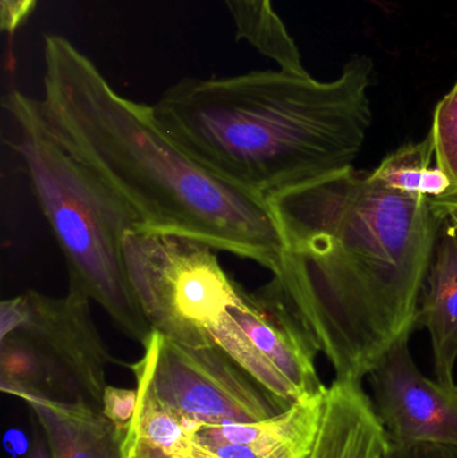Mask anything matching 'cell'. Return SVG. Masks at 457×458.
<instances>
[{"instance_id": "obj_1", "label": "cell", "mask_w": 457, "mask_h": 458, "mask_svg": "<svg viewBox=\"0 0 457 458\" xmlns=\"http://www.w3.org/2000/svg\"><path fill=\"white\" fill-rule=\"evenodd\" d=\"M266 201L284 247L274 276L335 379L362 381L412 335L445 220L353 166Z\"/></svg>"}, {"instance_id": "obj_2", "label": "cell", "mask_w": 457, "mask_h": 458, "mask_svg": "<svg viewBox=\"0 0 457 458\" xmlns=\"http://www.w3.org/2000/svg\"><path fill=\"white\" fill-rule=\"evenodd\" d=\"M43 97L32 106L48 133L112 188L141 228L182 234L281 269L284 240L267 201L231 184L166 134L153 106L118 94L67 38L43 46Z\"/></svg>"}, {"instance_id": "obj_3", "label": "cell", "mask_w": 457, "mask_h": 458, "mask_svg": "<svg viewBox=\"0 0 457 458\" xmlns=\"http://www.w3.org/2000/svg\"><path fill=\"white\" fill-rule=\"evenodd\" d=\"M373 70L354 55L333 81L282 69L184 78L153 112L196 161L266 201L353 166L372 126Z\"/></svg>"}, {"instance_id": "obj_4", "label": "cell", "mask_w": 457, "mask_h": 458, "mask_svg": "<svg viewBox=\"0 0 457 458\" xmlns=\"http://www.w3.org/2000/svg\"><path fill=\"white\" fill-rule=\"evenodd\" d=\"M4 106L19 129L16 144L38 204L63 253L69 288L85 293L118 330L144 346L152 328L134 298L123 236L142 227L136 212L43 126L31 97L11 91Z\"/></svg>"}, {"instance_id": "obj_5", "label": "cell", "mask_w": 457, "mask_h": 458, "mask_svg": "<svg viewBox=\"0 0 457 458\" xmlns=\"http://www.w3.org/2000/svg\"><path fill=\"white\" fill-rule=\"evenodd\" d=\"M90 299L27 291L0 304V387L4 394L82 400L102 409L110 355Z\"/></svg>"}, {"instance_id": "obj_6", "label": "cell", "mask_w": 457, "mask_h": 458, "mask_svg": "<svg viewBox=\"0 0 457 458\" xmlns=\"http://www.w3.org/2000/svg\"><path fill=\"white\" fill-rule=\"evenodd\" d=\"M123 248L131 291L153 333L192 349L214 347L244 291L223 269L216 248L141 227L123 236Z\"/></svg>"}, {"instance_id": "obj_7", "label": "cell", "mask_w": 457, "mask_h": 458, "mask_svg": "<svg viewBox=\"0 0 457 458\" xmlns=\"http://www.w3.org/2000/svg\"><path fill=\"white\" fill-rule=\"evenodd\" d=\"M142 347L129 366L134 379L188 427L262 421L287 409L220 347L192 349L158 333Z\"/></svg>"}, {"instance_id": "obj_8", "label": "cell", "mask_w": 457, "mask_h": 458, "mask_svg": "<svg viewBox=\"0 0 457 458\" xmlns=\"http://www.w3.org/2000/svg\"><path fill=\"white\" fill-rule=\"evenodd\" d=\"M214 344L286 408L326 389L317 371L318 342L278 277L244 288Z\"/></svg>"}, {"instance_id": "obj_9", "label": "cell", "mask_w": 457, "mask_h": 458, "mask_svg": "<svg viewBox=\"0 0 457 458\" xmlns=\"http://www.w3.org/2000/svg\"><path fill=\"white\" fill-rule=\"evenodd\" d=\"M373 408L392 444L457 448V387L421 373L410 338L397 342L369 373Z\"/></svg>"}, {"instance_id": "obj_10", "label": "cell", "mask_w": 457, "mask_h": 458, "mask_svg": "<svg viewBox=\"0 0 457 458\" xmlns=\"http://www.w3.org/2000/svg\"><path fill=\"white\" fill-rule=\"evenodd\" d=\"M325 394L326 389L262 421L192 430L219 458H308L321 424Z\"/></svg>"}, {"instance_id": "obj_11", "label": "cell", "mask_w": 457, "mask_h": 458, "mask_svg": "<svg viewBox=\"0 0 457 458\" xmlns=\"http://www.w3.org/2000/svg\"><path fill=\"white\" fill-rule=\"evenodd\" d=\"M362 381L334 379L308 458H389L391 440Z\"/></svg>"}, {"instance_id": "obj_12", "label": "cell", "mask_w": 457, "mask_h": 458, "mask_svg": "<svg viewBox=\"0 0 457 458\" xmlns=\"http://www.w3.org/2000/svg\"><path fill=\"white\" fill-rule=\"evenodd\" d=\"M34 414L53 458H123L126 433L86 401L19 397Z\"/></svg>"}, {"instance_id": "obj_13", "label": "cell", "mask_w": 457, "mask_h": 458, "mask_svg": "<svg viewBox=\"0 0 457 458\" xmlns=\"http://www.w3.org/2000/svg\"><path fill=\"white\" fill-rule=\"evenodd\" d=\"M423 293L416 327L428 331L437 381L457 387L453 379L457 360V234L447 220L437 239Z\"/></svg>"}, {"instance_id": "obj_14", "label": "cell", "mask_w": 457, "mask_h": 458, "mask_svg": "<svg viewBox=\"0 0 457 458\" xmlns=\"http://www.w3.org/2000/svg\"><path fill=\"white\" fill-rule=\"evenodd\" d=\"M137 405L123 440V458H219L196 438L192 428L161 408L137 384Z\"/></svg>"}, {"instance_id": "obj_15", "label": "cell", "mask_w": 457, "mask_h": 458, "mask_svg": "<svg viewBox=\"0 0 457 458\" xmlns=\"http://www.w3.org/2000/svg\"><path fill=\"white\" fill-rule=\"evenodd\" d=\"M235 26L239 40L249 43L279 69L308 74L302 55L273 0H223Z\"/></svg>"}, {"instance_id": "obj_16", "label": "cell", "mask_w": 457, "mask_h": 458, "mask_svg": "<svg viewBox=\"0 0 457 458\" xmlns=\"http://www.w3.org/2000/svg\"><path fill=\"white\" fill-rule=\"evenodd\" d=\"M376 182L389 190L421 198H440L453 190V182L436 164L431 134L400 147L370 172Z\"/></svg>"}, {"instance_id": "obj_17", "label": "cell", "mask_w": 457, "mask_h": 458, "mask_svg": "<svg viewBox=\"0 0 457 458\" xmlns=\"http://www.w3.org/2000/svg\"><path fill=\"white\" fill-rule=\"evenodd\" d=\"M429 134L434 140L436 164L450 177L453 191H457V82L437 104Z\"/></svg>"}, {"instance_id": "obj_18", "label": "cell", "mask_w": 457, "mask_h": 458, "mask_svg": "<svg viewBox=\"0 0 457 458\" xmlns=\"http://www.w3.org/2000/svg\"><path fill=\"white\" fill-rule=\"evenodd\" d=\"M137 405V390L107 385L102 397L105 416L123 433L128 432Z\"/></svg>"}, {"instance_id": "obj_19", "label": "cell", "mask_w": 457, "mask_h": 458, "mask_svg": "<svg viewBox=\"0 0 457 458\" xmlns=\"http://www.w3.org/2000/svg\"><path fill=\"white\" fill-rule=\"evenodd\" d=\"M38 0H0V26L13 34L29 18Z\"/></svg>"}, {"instance_id": "obj_20", "label": "cell", "mask_w": 457, "mask_h": 458, "mask_svg": "<svg viewBox=\"0 0 457 458\" xmlns=\"http://www.w3.org/2000/svg\"><path fill=\"white\" fill-rule=\"evenodd\" d=\"M389 458H457V448L436 444L399 445L391 443Z\"/></svg>"}, {"instance_id": "obj_21", "label": "cell", "mask_w": 457, "mask_h": 458, "mask_svg": "<svg viewBox=\"0 0 457 458\" xmlns=\"http://www.w3.org/2000/svg\"><path fill=\"white\" fill-rule=\"evenodd\" d=\"M429 203H431L435 214L440 219L445 220L448 212L457 208V191H451V192L445 193V195L440 196V198L432 199V200H429Z\"/></svg>"}, {"instance_id": "obj_22", "label": "cell", "mask_w": 457, "mask_h": 458, "mask_svg": "<svg viewBox=\"0 0 457 458\" xmlns=\"http://www.w3.org/2000/svg\"><path fill=\"white\" fill-rule=\"evenodd\" d=\"M24 458H53L50 451H48L45 436H43V433L40 435L39 430H34L31 444H30L29 451H27Z\"/></svg>"}, {"instance_id": "obj_23", "label": "cell", "mask_w": 457, "mask_h": 458, "mask_svg": "<svg viewBox=\"0 0 457 458\" xmlns=\"http://www.w3.org/2000/svg\"><path fill=\"white\" fill-rule=\"evenodd\" d=\"M445 220L450 223L451 227L453 228V231H455V233L457 234V208L448 212L447 216H445Z\"/></svg>"}]
</instances>
